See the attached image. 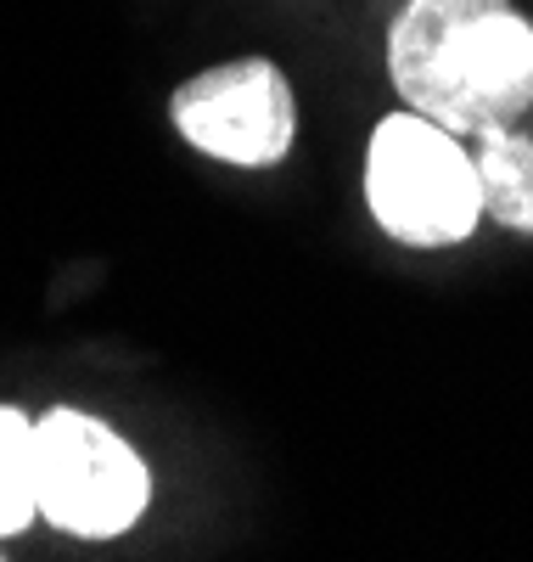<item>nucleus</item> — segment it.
<instances>
[{
    "mask_svg": "<svg viewBox=\"0 0 533 562\" xmlns=\"http://www.w3.org/2000/svg\"><path fill=\"white\" fill-rule=\"evenodd\" d=\"M387 79L405 108L477 140L533 108V23L511 0H405L387 23Z\"/></svg>",
    "mask_w": 533,
    "mask_h": 562,
    "instance_id": "f257e3e1",
    "label": "nucleus"
},
{
    "mask_svg": "<svg viewBox=\"0 0 533 562\" xmlns=\"http://www.w3.org/2000/svg\"><path fill=\"white\" fill-rule=\"evenodd\" d=\"M365 209L405 248H455L483 220L477 153L416 108L387 113L365 147Z\"/></svg>",
    "mask_w": 533,
    "mask_h": 562,
    "instance_id": "f03ea898",
    "label": "nucleus"
},
{
    "mask_svg": "<svg viewBox=\"0 0 533 562\" xmlns=\"http://www.w3.org/2000/svg\"><path fill=\"white\" fill-rule=\"evenodd\" d=\"M147 461L102 416L73 405L39 416V518L52 529L79 540H113L147 518Z\"/></svg>",
    "mask_w": 533,
    "mask_h": 562,
    "instance_id": "7ed1b4c3",
    "label": "nucleus"
},
{
    "mask_svg": "<svg viewBox=\"0 0 533 562\" xmlns=\"http://www.w3.org/2000/svg\"><path fill=\"white\" fill-rule=\"evenodd\" d=\"M169 119L203 158L236 169H275L298 135L293 85L270 57H236L185 79L169 97Z\"/></svg>",
    "mask_w": 533,
    "mask_h": 562,
    "instance_id": "20e7f679",
    "label": "nucleus"
},
{
    "mask_svg": "<svg viewBox=\"0 0 533 562\" xmlns=\"http://www.w3.org/2000/svg\"><path fill=\"white\" fill-rule=\"evenodd\" d=\"M477 175H483V214L506 231L533 237V140L506 130L477 135Z\"/></svg>",
    "mask_w": 533,
    "mask_h": 562,
    "instance_id": "39448f33",
    "label": "nucleus"
},
{
    "mask_svg": "<svg viewBox=\"0 0 533 562\" xmlns=\"http://www.w3.org/2000/svg\"><path fill=\"white\" fill-rule=\"evenodd\" d=\"M39 518V422L0 405V540Z\"/></svg>",
    "mask_w": 533,
    "mask_h": 562,
    "instance_id": "423d86ee",
    "label": "nucleus"
}]
</instances>
